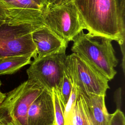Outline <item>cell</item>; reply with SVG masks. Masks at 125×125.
<instances>
[{
	"label": "cell",
	"instance_id": "obj_10",
	"mask_svg": "<svg viewBox=\"0 0 125 125\" xmlns=\"http://www.w3.org/2000/svg\"><path fill=\"white\" fill-rule=\"evenodd\" d=\"M31 36L36 48L37 56L35 58L45 57L67 47V42L43 25L33 31Z\"/></svg>",
	"mask_w": 125,
	"mask_h": 125
},
{
	"label": "cell",
	"instance_id": "obj_12",
	"mask_svg": "<svg viewBox=\"0 0 125 125\" xmlns=\"http://www.w3.org/2000/svg\"><path fill=\"white\" fill-rule=\"evenodd\" d=\"M32 54L17 55L0 58V75H10L16 73L23 66L30 64Z\"/></svg>",
	"mask_w": 125,
	"mask_h": 125
},
{
	"label": "cell",
	"instance_id": "obj_15",
	"mask_svg": "<svg viewBox=\"0 0 125 125\" xmlns=\"http://www.w3.org/2000/svg\"><path fill=\"white\" fill-rule=\"evenodd\" d=\"M72 86L71 81L64 69L63 77L57 90L60 99L64 107L70 97Z\"/></svg>",
	"mask_w": 125,
	"mask_h": 125
},
{
	"label": "cell",
	"instance_id": "obj_11",
	"mask_svg": "<svg viewBox=\"0 0 125 125\" xmlns=\"http://www.w3.org/2000/svg\"><path fill=\"white\" fill-rule=\"evenodd\" d=\"M82 93L85 99L93 125H109L110 114L108 113L105 105V95Z\"/></svg>",
	"mask_w": 125,
	"mask_h": 125
},
{
	"label": "cell",
	"instance_id": "obj_8",
	"mask_svg": "<svg viewBox=\"0 0 125 125\" xmlns=\"http://www.w3.org/2000/svg\"><path fill=\"white\" fill-rule=\"evenodd\" d=\"M47 0H0V25L42 23Z\"/></svg>",
	"mask_w": 125,
	"mask_h": 125
},
{
	"label": "cell",
	"instance_id": "obj_1",
	"mask_svg": "<svg viewBox=\"0 0 125 125\" xmlns=\"http://www.w3.org/2000/svg\"><path fill=\"white\" fill-rule=\"evenodd\" d=\"M73 2L88 33L118 42L124 63L125 36L121 32L115 0H74Z\"/></svg>",
	"mask_w": 125,
	"mask_h": 125
},
{
	"label": "cell",
	"instance_id": "obj_7",
	"mask_svg": "<svg viewBox=\"0 0 125 125\" xmlns=\"http://www.w3.org/2000/svg\"><path fill=\"white\" fill-rule=\"evenodd\" d=\"M66 47L32 61L26 70L28 79L34 80L50 91L57 90L63 77Z\"/></svg>",
	"mask_w": 125,
	"mask_h": 125
},
{
	"label": "cell",
	"instance_id": "obj_19",
	"mask_svg": "<svg viewBox=\"0 0 125 125\" xmlns=\"http://www.w3.org/2000/svg\"><path fill=\"white\" fill-rule=\"evenodd\" d=\"M1 84H2V83H1V81L0 80V105L1 104L2 102L3 101L5 97V96H6V93H3L0 90V87L1 86Z\"/></svg>",
	"mask_w": 125,
	"mask_h": 125
},
{
	"label": "cell",
	"instance_id": "obj_16",
	"mask_svg": "<svg viewBox=\"0 0 125 125\" xmlns=\"http://www.w3.org/2000/svg\"><path fill=\"white\" fill-rule=\"evenodd\" d=\"M51 92L52 94L54 106L55 125H64V106L60 99L57 90L54 89Z\"/></svg>",
	"mask_w": 125,
	"mask_h": 125
},
{
	"label": "cell",
	"instance_id": "obj_9",
	"mask_svg": "<svg viewBox=\"0 0 125 125\" xmlns=\"http://www.w3.org/2000/svg\"><path fill=\"white\" fill-rule=\"evenodd\" d=\"M27 125H55L52 94L48 89L45 88L31 104Z\"/></svg>",
	"mask_w": 125,
	"mask_h": 125
},
{
	"label": "cell",
	"instance_id": "obj_20",
	"mask_svg": "<svg viewBox=\"0 0 125 125\" xmlns=\"http://www.w3.org/2000/svg\"><path fill=\"white\" fill-rule=\"evenodd\" d=\"M0 125H1V124H0Z\"/></svg>",
	"mask_w": 125,
	"mask_h": 125
},
{
	"label": "cell",
	"instance_id": "obj_3",
	"mask_svg": "<svg viewBox=\"0 0 125 125\" xmlns=\"http://www.w3.org/2000/svg\"><path fill=\"white\" fill-rule=\"evenodd\" d=\"M45 88L37 81L28 79L6 93L0 105L1 125H27L28 109Z\"/></svg>",
	"mask_w": 125,
	"mask_h": 125
},
{
	"label": "cell",
	"instance_id": "obj_2",
	"mask_svg": "<svg viewBox=\"0 0 125 125\" xmlns=\"http://www.w3.org/2000/svg\"><path fill=\"white\" fill-rule=\"evenodd\" d=\"M112 41L83 30L73 39L71 51L110 81L116 74L118 64Z\"/></svg>",
	"mask_w": 125,
	"mask_h": 125
},
{
	"label": "cell",
	"instance_id": "obj_6",
	"mask_svg": "<svg viewBox=\"0 0 125 125\" xmlns=\"http://www.w3.org/2000/svg\"><path fill=\"white\" fill-rule=\"evenodd\" d=\"M65 71L72 83L84 94L105 95L108 80L75 53L66 56Z\"/></svg>",
	"mask_w": 125,
	"mask_h": 125
},
{
	"label": "cell",
	"instance_id": "obj_13",
	"mask_svg": "<svg viewBox=\"0 0 125 125\" xmlns=\"http://www.w3.org/2000/svg\"><path fill=\"white\" fill-rule=\"evenodd\" d=\"M71 125H93L85 99L80 89L79 97L74 106Z\"/></svg>",
	"mask_w": 125,
	"mask_h": 125
},
{
	"label": "cell",
	"instance_id": "obj_4",
	"mask_svg": "<svg viewBox=\"0 0 125 125\" xmlns=\"http://www.w3.org/2000/svg\"><path fill=\"white\" fill-rule=\"evenodd\" d=\"M42 23L67 43L85 29L73 1L60 5H48L42 16Z\"/></svg>",
	"mask_w": 125,
	"mask_h": 125
},
{
	"label": "cell",
	"instance_id": "obj_18",
	"mask_svg": "<svg viewBox=\"0 0 125 125\" xmlns=\"http://www.w3.org/2000/svg\"><path fill=\"white\" fill-rule=\"evenodd\" d=\"M74 0H47L48 5H60L69 2L73 1Z\"/></svg>",
	"mask_w": 125,
	"mask_h": 125
},
{
	"label": "cell",
	"instance_id": "obj_5",
	"mask_svg": "<svg viewBox=\"0 0 125 125\" xmlns=\"http://www.w3.org/2000/svg\"><path fill=\"white\" fill-rule=\"evenodd\" d=\"M42 25L40 22L0 25V58L26 54H32L35 58L36 48L31 33Z\"/></svg>",
	"mask_w": 125,
	"mask_h": 125
},
{
	"label": "cell",
	"instance_id": "obj_17",
	"mask_svg": "<svg viewBox=\"0 0 125 125\" xmlns=\"http://www.w3.org/2000/svg\"><path fill=\"white\" fill-rule=\"evenodd\" d=\"M109 125H125V115L120 109H116L110 115Z\"/></svg>",
	"mask_w": 125,
	"mask_h": 125
},
{
	"label": "cell",
	"instance_id": "obj_14",
	"mask_svg": "<svg viewBox=\"0 0 125 125\" xmlns=\"http://www.w3.org/2000/svg\"><path fill=\"white\" fill-rule=\"evenodd\" d=\"M72 85V89L70 97L64 107V125H71L74 106L79 95V89L73 83Z\"/></svg>",
	"mask_w": 125,
	"mask_h": 125
}]
</instances>
